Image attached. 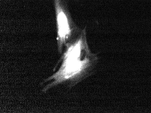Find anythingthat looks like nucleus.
Segmentation results:
<instances>
[{"instance_id": "nucleus-1", "label": "nucleus", "mask_w": 151, "mask_h": 113, "mask_svg": "<svg viewBox=\"0 0 151 113\" xmlns=\"http://www.w3.org/2000/svg\"><path fill=\"white\" fill-rule=\"evenodd\" d=\"M60 55L51 75L40 84L43 93L59 86L73 88L94 74L99 61L97 55L89 48L85 28L66 45Z\"/></svg>"}, {"instance_id": "nucleus-2", "label": "nucleus", "mask_w": 151, "mask_h": 113, "mask_svg": "<svg viewBox=\"0 0 151 113\" xmlns=\"http://www.w3.org/2000/svg\"><path fill=\"white\" fill-rule=\"evenodd\" d=\"M57 28V43L59 54L66 45L76 38L82 29L74 22L64 0H54Z\"/></svg>"}]
</instances>
